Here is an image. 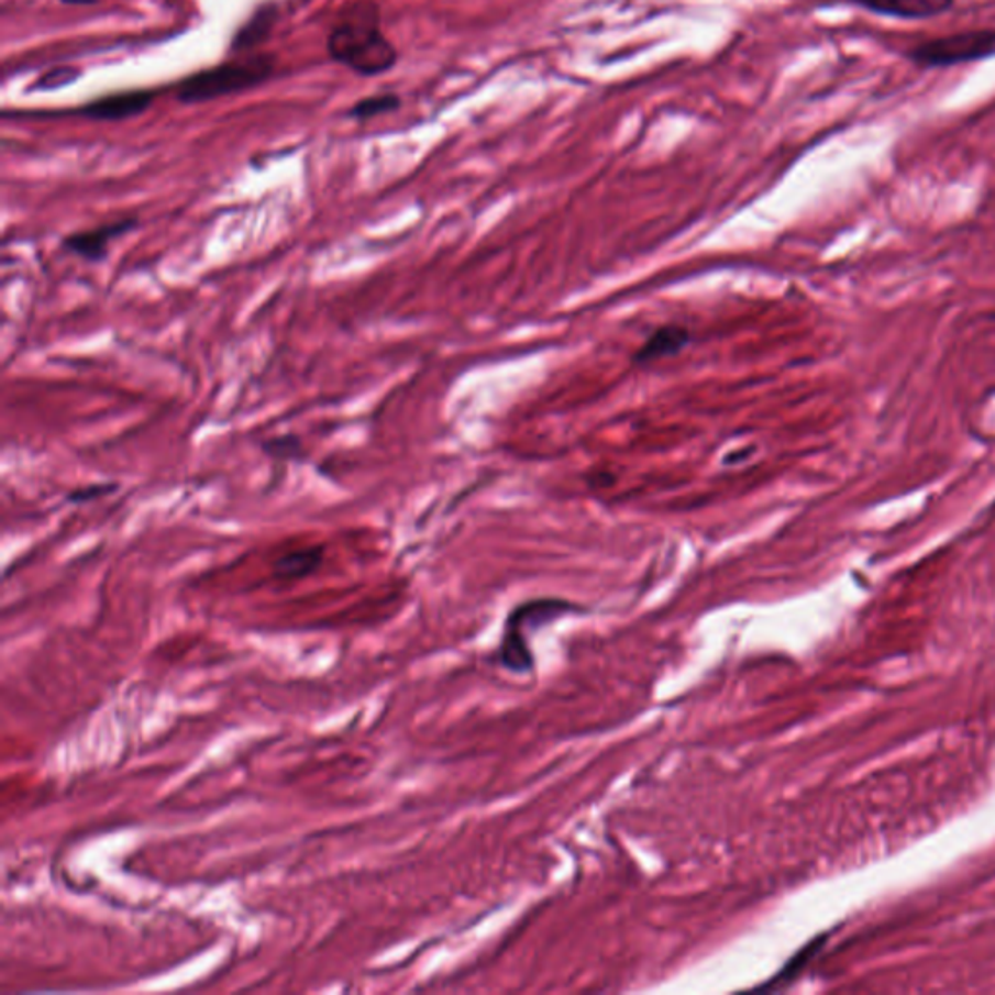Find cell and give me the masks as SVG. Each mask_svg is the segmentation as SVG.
Wrapping results in <instances>:
<instances>
[{
	"mask_svg": "<svg viewBox=\"0 0 995 995\" xmlns=\"http://www.w3.org/2000/svg\"><path fill=\"white\" fill-rule=\"evenodd\" d=\"M329 57L361 76L384 75L397 65L399 53L382 30L376 0L344 4L327 35Z\"/></svg>",
	"mask_w": 995,
	"mask_h": 995,
	"instance_id": "6da1fadb",
	"label": "cell"
},
{
	"mask_svg": "<svg viewBox=\"0 0 995 995\" xmlns=\"http://www.w3.org/2000/svg\"><path fill=\"white\" fill-rule=\"evenodd\" d=\"M276 55L255 53L242 59L226 60L214 67L202 68L181 78L176 86V100L184 106L207 103L234 93L247 92L265 85L275 75Z\"/></svg>",
	"mask_w": 995,
	"mask_h": 995,
	"instance_id": "7a4b0ae2",
	"label": "cell"
},
{
	"mask_svg": "<svg viewBox=\"0 0 995 995\" xmlns=\"http://www.w3.org/2000/svg\"><path fill=\"white\" fill-rule=\"evenodd\" d=\"M158 92L154 88H134L123 92L106 93L96 100L86 101L82 106L68 109H4V118H82L90 121H125L144 113L156 100Z\"/></svg>",
	"mask_w": 995,
	"mask_h": 995,
	"instance_id": "3957f363",
	"label": "cell"
},
{
	"mask_svg": "<svg viewBox=\"0 0 995 995\" xmlns=\"http://www.w3.org/2000/svg\"><path fill=\"white\" fill-rule=\"evenodd\" d=\"M995 55V30H974L920 43L908 53L920 67H949Z\"/></svg>",
	"mask_w": 995,
	"mask_h": 995,
	"instance_id": "277c9868",
	"label": "cell"
},
{
	"mask_svg": "<svg viewBox=\"0 0 995 995\" xmlns=\"http://www.w3.org/2000/svg\"><path fill=\"white\" fill-rule=\"evenodd\" d=\"M139 228V218L126 217L109 224H101L98 228L82 230L68 234L60 240L63 250L73 253L80 259L90 261V263H101L108 257L109 243L118 240L121 235H126Z\"/></svg>",
	"mask_w": 995,
	"mask_h": 995,
	"instance_id": "5b68a950",
	"label": "cell"
},
{
	"mask_svg": "<svg viewBox=\"0 0 995 995\" xmlns=\"http://www.w3.org/2000/svg\"><path fill=\"white\" fill-rule=\"evenodd\" d=\"M276 22H278V4L276 2L261 4L259 9L245 20V24L237 27V32L230 42V53L243 55V53H250V51L265 45L273 35Z\"/></svg>",
	"mask_w": 995,
	"mask_h": 995,
	"instance_id": "8992f818",
	"label": "cell"
},
{
	"mask_svg": "<svg viewBox=\"0 0 995 995\" xmlns=\"http://www.w3.org/2000/svg\"><path fill=\"white\" fill-rule=\"evenodd\" d=\"M852 2L871 12L904 20L936 18L953 9L954 4V0H852Z\"/></svg>",
	"mask_w": 995,
	"mask_h": 995,
	"instance_id": "52a82bcc",
	"label": "cell"
},
{
	"mask_svg": "<svg viewBox=\"0 0 995 995\" xmlns=\"http://www.w3.org/2000/svg\"><path fill=\"white\" fill-rule=\"evenodd\" d=\"M688 344H690V333L686 331L685 327L663 325L655 329L652 335L648 336V341L638 349L634 362L648 366L653 362L665 361V358L678 354Z\"/></svg>",
	"mask_w": 995,
	"mask_h": 995,
	"instance_id": "ba28073f",
	"label": "cell"
},
{
	"mask_svg": "<svg viewBox=\"0 0 995 995\" xmlns=\"http://www.w3.org/2000/svg\"><path fill=\"white\" fill-rule=\"evenodd\" d=\"M323 562V546H306L290 551L276 559L273 572L278 579H300L310 576Z\"/></svg>",
	"mask_w": 995,
	"mask_h": 995,
	"instance_id": "9c48e42d",
	"label": "cell"
},
{
	"mask_svg": "<svg viewBox=\"0 0 995 995\" xmlns=\"http://www.w3.org/2000/svg\"><path fill=\"white\" fill-rule=\"evenodd\" d=\"M401 98L397 93H377V96H368V98H362L356 103H352L351 108L346 109L344 118L364 123L369 119L394 113L401 108Z\"/></svg>",
	"mask_w": 995,
	"mask_h": 995,
	"instance_id": "30bf717a",
	"label": "cell"
},
{
	"mask_svg": "<svg viewBox=\"0 0 995 995\" xmlns=\"http://www.w3.org/2000/svg\"><path fill=\"white\" fill-rule=\"evenodd\" d=\"M261 450L267 453L268 457H273V460L294 461L301 460L306 455L301 438L296 434L267 438V440L261 442Z\"/></svg>",
	"mask_w": 995,
	"mask_h": 995,
	"instance_id": "8fae6325",
	"label": "cell"
},
{
	"mask_svg": "<svg viewBox=\"0 0 995 995\" xmlns=\"http://www.w3.org/2000/svg\"><path fill=\"white\" fill-rule=\"evenodd\" d=\"M82 75V70L73 65H60L53 67L43 73L34 85L27 86L30 92H51V90H59L63 86L73 85L78 80V76Z\"/></svg>",
	"mask_w": 995,
	"mask_h": 995,
	"instance_id": "7c38bea8",
	"label": "cell"
},
{
	"mask_svg": "<svg viewBox=\"0 0 995 995\" xmlns=\"http://www.w3.org/2000/svg\"><path fill=\"white\" fill-rule=\"evenodd\" d=\"M118 488L119 485H115V483H96V485L80 486V488H75L73 493L68 494L67 502L76 504V506L92 502V500H98V498H103L108 494L115 493Z\"/></svg>",
	"mask_w": 995,
	"mask_h": 995,
	"instance_id": "4fadbf2b",
	"label": "cell"
}]
</instances>
